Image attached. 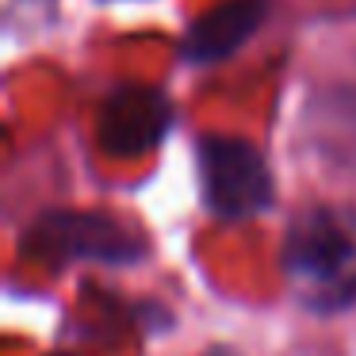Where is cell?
I'll return each instance as SVG.
<instances>
[{
    "mask_svg": "<svg viewBox=\"0 0 356 356\" xmlns=\"http://www.w3.org/2000/svg\"><path fill=\"white\" fill-rule=\"evenodd\" d=\"M264 16V0H226L218 8H211L200 24L188 31V58L192 62H215V58L230 54L234 47L253 35V27Z\"/></svg>",
    "mask_w": 356,
    "mask_h": 356,
    "instance_id": "277c9868",
    "label": "cell"
},
{
    "mask_svg": "<svg viewBox=\"0 0 356 356\" xmlns=\"http://www.w3.org/2000/svg\"><path fill=\"white\" fill-rule=\"evenodd\" d=\"M169 123V108H165L161 92L149 88H127L108 100L100 115V142L108 154L115 157H134L149 149L165 134Z\"/></svg>",
    "mask_w": 356,
    "mask_h": 356,
    "instance_id": "3957f363",
    "label": "cell"
},
{
    "mask_svg": "<svg viewBox=\"0 0 356 356\" xmlns=\"http://www.w3.org/2000/svg\"><path fill=\"white\" fill-rule=\"evenodd\" d=\"M287 264L310 295H345L356 284V226L325 211L307 215L287 241Z\"/></svg>",
    "mask_w": 356,
    "mask_h": 356,
    "instance_id": "6da1fadb",
    "label": "cell"
},
{
    "mask_svg": "<svg viewBox=\"0 0 356 356\" xmlns=\"http://www.w3.org/2000/svg\"><path fill=\"white\" fill-rule=\"evenodd\" d=\"M207 203L222 218H249L268 207L272 180L261 154L238 138H207L200 146Z\"/></svg>",
    "mask_w": 356,
    "mask_h": 356,
    "instance_id": "7a4b0ae2",
    "label": "cell"
},
{
    "mask_svg": "<svg viewBox=\"0 0 356 356\" xmlns=\"http://www.w3.org/2000/svg\"><path fill=\"white\" fill-rule=\"evenodd\" d=\"M42 245H58L62 253H85V257H111L123 261L134 257V241L115 222L100 215H62L42 226Z\"/></svg>",
    "mask_w": 356,
    "mask_h": 356,
    "instance_id": "5b68a950",
    "label": "cell"
}]
</instances>
